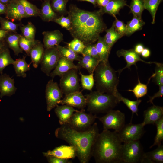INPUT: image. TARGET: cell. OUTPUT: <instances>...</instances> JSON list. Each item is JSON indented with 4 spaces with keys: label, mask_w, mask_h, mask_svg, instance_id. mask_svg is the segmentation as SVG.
<instances>
[{
    "label": "cell",
    "mask_w": 163,
    "mask_h": 163,
    "mask_svg": "<svg viewBox=\"0 0 163 163\" xmlns=\"http://www.w3.org/2000/svg\"><path fill=\"white\" fill-rule=\"evenodd\" d=\"M21 35L17 33L9 32L5 39L8 48L12 49L16 56H18L20 53H22L23 51L19 44V39Z\"/></svg>",
    "instance_id": "obj_27"
},
{
    "label": "cell",
    "mask_w": 163,
    "mask_h": 163,
    "mask_svg": "<svg viewBox=\"0 0 163 163\" xmlns=\"http://www.w3.org/2000/svg\"><path fill=\"white\" fill-rule=\"evenodd\" d=\"M82 1H85L89 2L92 3L94 5H96V0H78Z\"/></svg>",
    "instance_id": "obj_59"
},
{
    "label": "cell",
    "mask_w": 163,
    "mask_h": 163,
    "mask_svg": "<svg viewBox=\"0 0 163 163\" xmlns=\"http://www.w3.org/2000/svg\"><path fill=\"white\" fill-rule=\"evenodd\" d=\"M97 118L96 114L78 111L73 113L67 124L77 130L85 131L91 127Z\"/></svg>",
    "instance_id": "obj_8"
},
{
    "label": "cell",
    "mask_w": 163,
    "mask_h": 163,
    "mask_svg": "<svg viewBox=\"0 0 163 163\" xmlns=\"http://www.w3.org/2000/svg\"><path fill=\"white\" fill-rule=\"evenodd\" d=\"M82 54L83 56L87 55L92 56L100 60L96 47V44L92 43L85 44Z\"/></svg>",
    "instance_id": "obj_47"
},
{
    "label": "cell",
    "mask_w": 163,
    "mask_h": 163,
    "mask_svg": "<svg viewBox=\"0 0 163 163\" xmlns=\"http://www.w3.org/2000/svg\"><path fill=\"white\" fill-rule=\"evenodd\" d=\"M63 93L56 82L53 79L47 82L45 89V97L47 110L50 111L59 104L62 97Z\"/></svg>",
    "instance_id": "obj_11"
},
{
    "label": "cell",
    "mask_w": 163,
    "mask_h": 163,
    "mask_svg": "<svg viewBox=\"0 0 163 163\" xmlns=\"http://www.w3.org/2000/svg\"><path fill=\"white\" fill-rule=\"evenodd\" d=\"M82 86L83 89L88 90H92L94 84V73L85 75L80 72Z\"/></svg>",
    "instance_id": "obj_40"
},
{
    "label": "cell",
    "mask_w": 163,
    "mask_h": 163,
    "mask_svg": "<svg viewBox=\"0 0 163 163\" xmlns=\"http://www.w3.org/2000/svg\"><path fill=\"white\" fill-rule=\"evenodd\" d=\"M56 47L60 57L73 62L75 60L79 61L81 57L78 54L75 53L68 47L58 45Z\"/></svg>",
    "instance_id": "obj_33"
},
{
    "label": "cell",
    "mask_w": 163,
    "mask_h": 163,
    "mask_svg": "<svg viewBox=\"0 0 163 163\" xmlns=\"http://www.w3.org/2000/svg\"><path fill=\"white\" fill-rule=\"evenodd\" d=\"M43 43L44 49L56 46L63 40V35L58 30L44 31Z\"/></svg>",
    "instance_id": "obj_19"
},
{
    "label": "cell",
    "mask_w": 163,
    "mask_h": 163,
    "mask_svg": "<svg viewBox=\"0 0 163 163\" xmlns=\"http://www.w3.org/2000/svg\"><path fill=\"white\" fill-rule=\"evenodd\" d=\"M106 34L104 37V40L111 50L116 42L123 36L117 33L112 24L111 27L105 30Z\"/></svg>",
    "instance_id": "obj_32"
},
{
    "label": "cell",
    "mask_w": 163,
    "mask_h": 163,
    "mask_svg": "<svg viewBox=\"0 0 163 163\" xmlns=\"http://www.w3.org/2000/svg\"><path fill=\"white\" fill-rule=\"evenodd\" d=\"M39 16L43 21L46 22L53 21L57 18L56 14L51 7L50 0H45L43 3Z\"/></svg>",
    "instance_id": "obj_29"
},
{
    "label": "cell",
    "mask_w": 163,
    "mask_h": 163,
    "mask_svg": "<svg viewBox=\"0 0 163 163\" xmlns=\"http://www.w3.org/2000/svg\"><path fill=\"white\" fill-rule=\"evenodd\" d=\"M40 41L27 38L21 35L19 39V44L21 48L24 51L28 56H30V51L31 49Z\"/></svg>",
    "instance_id": "obj_35"
},
{
    "label": "cell",
    "mask_w": 163,
    "mask_h": 163,
    "mask_svg": "<svg viewBox=\"0 0 163 163\" xmlns=\"http://www.w3.org/2000/svg\"><path fill=\"white\" fill-rule=\"evenodd\" d=\"M96 50L99 57L100 62L108 61V57L110 50L105 43L104 37H99L96 44Z\"/></svg>",
    "instance_id": "obj_26"
},
{
    "label": "cell",
    "mask_w": 163,
    "mask_h": 163,
    "mask_svg": "<svg viewBox=\"0 0 163 163\" xmlns=\"http://www.w3.org/2000/svg\"><path fill=\"white\" fill-rule=\"evenodd\" d=\"M0 29L10 32L16 33L18 27L21 25L10 21L9 20L0 17Z\"/></svg>",
    "instance_id": "obj_43"
},
{
    "label": "cell",
    "mask_w": 163,
    "mask_h": 163,
    "mask_svg": "<svg viewBox=\"0 0 163 163\" xmlns=\"http://www.w3.org/2000/svg\"><path fill=\"white\" fill-rule=\"evenodd\" d=\"M77 70L75 69H72L61 77L59 87L65 95L79 91L80 86Z\"/></svg>",
    "instance_id": "obj_9"
},
{
    "label": "cell",
    "mask_w": 163,
    "mask_h": 163,
    "mask_svg": "<svg viewBox=\"0 0 163 163\" xmlns=\"http://www.w3.org/2000/svg\"><path fill=\"white\" fill-rule=\"evenodd\" d=\"M116 54L119 57H123L126 62V65L125 67L117 71L119 72V74L126 68H129L130 69V67L132 65H136V63L138 61H142V62L149 64L155 63V62H148L142 60L140 55L135 52L134 49L128 50L121 49L117 51Z\"/></svg>",
    "instance_id": "obj_15"
},
{
    "label": "cell",
    "mask_w": 163,
    "mask_h": 163,
    "mask_svg": "<svg viewBox=\"0 0 163 163\" xmlns=\"http://www.w3.org/2000/svg\"><path fill=\"white\" fill-rule=\"evenodd\" d=\"M156 128L157 132L153 144L149 147L150 148L157 145H161L163 140V117L157 121L155 123Z\"/></svg>",
    "instance_id": "obj_41"
},
{
    "label": "cell",
    "mask_w": 163,
    "mask_h": 163,
    "mask_svg": "<svg viewBox=\"0 0 163 163\" xmlns=\"http://www.w3.org/2000/svg\"><path fill=\"white\" fill-rule=\"evenodd\" d=\"M60 57L56 46L45 49L40 63L41 71L48 76L51 71L56 67Z\"/></svg>",
    "instance_id": "obj_12"
},
{
    "label": "cell",
    "mask_w": 163,
    "mask_h": 163,
    "mask_svg": "<svg viewBox=\"0 0 163 163\" xmlns=\"http://www.w3.org/2000/svg\"><path fill=\"white\" fill-rule=\"evenodd\" d=\"M8 48L5 40H0V53Z\"/></svg>",
    "instance_id": "obj_54"
},
{
    "label": "cell",
    "mask_w": 163,
    "mask_h": 163,
    "mask_svg": "<svg viewBox=\"0 0 163 163\" xmlns=\"http://www.w3.org/2000/svg\"><path fill=\"white\" fill-rule=\"evenodd\" d=\"M147 84L141 83L138 78V83L133 89H129L128 91L133 92L137 99L145 95L148 92Z\"/></svg>",
    "instance_id": "obj_44"
},
{
    "label": "cell",
    "mask_w": 163,
    "mask_h": 163,
    "mask_svg": "<svg viewBox=\"0 0 163 163\" xmlns=\"http://www.w3.org/2000/svg\"><path fill=\"white\" fill-rule=\"evenodd\" d=\"M153 105L144 112V120L142 123L144 126L147 124H154L163 117V107Z\"/></svg>",
    "instance_id": "obj_18"
},
{
    "label": "cell",
    "mask_w": 163,
    "mask_h": 163,
    "mask_svg": "<svg viewBox=\"0 0 163 163\" xmlns=\"http://www.w3.org/2000/svg\"><path fill=\"white\" fill-rule=\"evenodd\" d=\"M47 161L50 163H71L72 161L69 159H62L53 156L46 157Z\"/></svg>",
    "instance_id": "obj_50"
},
{
    "label": "cell",
    "mask_w": 163,
    "mask_h": 163,
    "mask_svg": "<svg viewBox=\"0 0 163 163\" xmlns=\"http://www.w3.org/2000/svg\"><path fill=\"white\" fill-rule=\"evenodd\" d=\"M87 110L91 113H106L120 103L112 94L91 91L86 96Z\"/></svg>",
    "instance_id": "obj_5"
},
{
    "label": "cell",
    "mask_w": 163,
    "mask_h": 163,
    "mask_svg": "<svg viewBox=\"0 0 163 163\" xmlns=\"http://www.w3.org/2000/svg\"><path fill=\"white\" fill-rule=\"evenodd\" d=\"M145 23L141 18L133 16L130 21L126 24V29L125 35L129 36L134 32L141 30Z\"/></svg>",
    "instance_id": "obj_30"
},
{
    "label": "cell",
    "mask_w": 163,
    "mask_h": 163,
    "mask_svg": "<svg viewBox=\"0 0 163 163\" xmlns=\"http://www.w3.org/2000/svg\"><path fill=\"white\" fill-rule=\"evenodd\" d=\"M7 9V5L0 2V15L5 14Z\"/></svg>",
    "instance_id": "obj_57"
},
{
    "label": "cell",
    "mask_w": 163,
    "mask_h": 163,
    "mask_svg": "<svg viewBox=\"0 0 163 163\" xmlns=\"http://www.w3.org/2000/svg\"><path fill=\"white\" fill-rule=\"evenodd\" d=\"M5 15L6 19L12 21H21L26 18L24 7L18 0H12L7 5Z\"/></svg>",
    "instance_id": "obj_13"
},
{
    "label": "cell",
    "mask_w": 163,
    "mask_h": 163,
    "mask_svg": "<svg viewBox=\"0 0 163 163\" xmlns=\"http://www.w3.org/2000/svg\"><path fill=\"white\" fill-rule=\"evenodd\" d=\"M145 163H162L163 145L158 146L155 149L145 153Z\"/></svg>",
    "instance_id": "obj_25"
},
{
    "label": "cell",
    "mask_w": 163,
    "mask_h": 163,
    "mask_svg": "<svg viewBox=\"0 0 163 163\" xmlns=\"http://www.w3.org/2000/svg\"><path fill=\"white\" fill-rule=\"evenodd\" d=\"M9 32H10L0 29V40H5Z\"/></svg>",
    "instance_id": "obj_55"
},
{
    "label": "cell",
    "mask_w": 163,
    "mask_h": 163,
    "mask_svg": "<svg viewBox=\"0 0 163 163\" xmlns=\"http://www.w3.org/2000/svg\"><path fill=\"white\" fill-rule=\"evenodd\" d=\"M94 81L97 91L112 94L117 90L119 79L116 71L110 66L108 61L100 62L94 72Z\"/></svg>",
    "instance_id": "obj_4"
},
{
    "label": "cell",
    "mask_w": 163,
    "mask_h": 163,
    "mask_svg": "<svg viewBox=\"0 0 163 163\" xmlns=\"http://www.w3.org/2000/svg\"><path fill=\"white\" fill-rule=\"evenodd\" d=\"M77 66L86 69L89 74L94 73L96 67L100 61L97 59L92 56L85 55L83 56L78 61Z\"/></svg>",
    "instance_id": "obj_23"
},
{
    "label": "cell",
    "mask_w": 163,
    "mask_h": 163,
    "mask_svg": "<svg viewBox=\"0 0 163 163\" xmlns=\"http://www.w3.org/2000/svg\"><path fill=\"white\" fill-rule=\"evenodd\" d=\"M24 7L26 18L40 16V9L27 0H18Z\"/></svg>",
    "instance_id": "obj_34"
},
{
    "label": "cell",
    "mask_w": 163,
    "mask_h": 163,
    "mask_svg": "<svg viewBox=\"0 0 163 163\" xmlns=\"http://www.w3.org/2000/svg\"><path fill=\"white\" fill-rule=\"evenodd\" d=\"M113 94L116 97L120 102L122 101L123 102L131 111L132 113V117L134 113L138 115V106L142 102L141 100L138 99L135 101L129 100L122 96L119 92L117 89L114 91Z\"/></svg>",
    "instance_id": "obj_31"
},
{
    "label": "cell",
    "mask_w": 163,
    "mask_h": 163,
    "mask_svg": "<svg viewBox=\"0 0 163 163\" xmlns=\"http://www.w3.org/2000/svg\"><path fill=\"white\" fill-rule=\"evenodd\" d=\"M67 44L68 48L78 54H82L85 47V45L82 41L75 38Z\"/></svg>",
    "instance_id": "obj_45"
},
{
    "label": "cell",
    "mask_w": 163,
    "mask_h": 163,
    "mask_svg": "<svg viewBox=\"0 0 163 163\" xmlns=\"http://www.w3.org/2000/svg\"><path fill=\"white\" fill-rule=\"evenodd\" d=\"M145 153L139 140L124 143L122 149V163H145Z\"/></svg>",
    "instance_id": "obj_6"
},
{
    "label": "cell",
    "mask_w": 163,
    "mask_h": 163,
    "mask_svg": "<svg viewBox=\"0 0 163 163\" xmlns=\"http://www.w3.org/2000/svg\"><path fill=\"white\" fill-rule=\"evenodd\" d=\"M103 116L97 118L103 125V130L112 129L118 133L125 124L124 113L119 110H111Z\"/></svg>",
    "instance_id": "obj_7"
},
{
    "label": "cell",
    "mask_w": 163,
    "mask_h": 163,
    "mask_svg": "<svg viewBox=\"0 0 163 163\" xmlns=\"http://www.w3.org/2000/svg\"><path fill=\"white\" fill-rule=\"evenodd\" d=\"M53 21L58 24L62 27L66 28L69 31L71 27V21L70 18L68 16L67 17L62 15L60 17L55 19Z\"/></svg>",
    "instance_id": "obj_48"
},
{
    "label": "cell",
    "mask_w": 163,
    "mask_h": 163,
    "mask_svg": "<svg viewBox=\"0 0 163 163\" xmlns=\"http://www.w3.org/2000/svg\"><path fill=\"white\" fill-rule=\"evenodd\" d=\"M54 111L61 125L67 123L73 113L79 111L73 107L66 104L61 106L57 105Z\"/></svg>",
    "instance_id": "obj_21"
},
{
    "label": "cell",
    "mask_w": 163,
    "mask_h": 163,
    "mask_svg": "<svg viewBox=\"0 0 163 163\" xmlns=\"http://www.w3.org/2000/svg\"><path fill=\"white\" fill-rule=\"evenodd\" d=\"M163 96V85L159 86V91L152 96H149V99L147 102H150L153 104V101L157 97H162Z\"/></svg>",
    "instance_id": "obj_51"
},
{
    "label": "cell",
    "mask_w": 163,
    "mask_h": 163,
    "mask_svg": "<svg viewBox=\"0 0 163 163\" xmlns=\"http://www.w3.org/2000/svg\"><path fill=\"white\" fill-rule=\"evenodd\" d=\"M125 6H129L126 3L125 0H110L104 7L100 9L103 13L109 14L116 18V15L119 13L121 9Z\"/></svg>",
    "instance_id": "obj_22"
},
{
    "label": "cell",
    "mask_w": 163,
    "mask_h": 163,
    "mask_svg": "<svg viewBox=\"0 0 163 163\" xmlns=\"http://www.w3.org/2000/svg\"><path fill=\"white\" fill-rule=\"evenodd\" d=\"M118 133L103 130L94 143L92 156L97 163H122L123 144Z\"/></svg>",
    "instance_id": "obj_3"
},
{
    "label": "cell",
    "mask_w": 163,
    "mask_h": 163,
    "mask_svg": "<svg viewBox=\"0 0 163 163\" xmlns=\"http://www.w3.org/2000/svg\"><path fill=\"white\" fill-rule=\"evenodd\" d=\"M145 0H132L130 6V12L133 16L141 18L142 14L145 8Z\"/></svg>",
    "instance_id": "obj_36"
},
{
    "label": "cell",
    "mask_w": 163,
    "mask_h": 163,
    "mask_svg": "<svg viewBox=\"0 0 163 163\" xmlns=\"http://www.w3.org/2000/svg\"><path fill=\"white\" fill-rule=\"evenodd\" d=\"M79 67L75 65L73 62L60 57L57 64L52 72L50 74V76L53 78L56 76L60 77L65 73L70 70L75 69H78Z\"/></svg>",
    "instance_id": "obj_20"
},
{
    "label": "cell",
    "mask_w": 163,
    "mask_h": 163,
    "mask_svg": "<svg viewBox=\"0 0 163 163\" xmlns=\"http://www.w3.org/2000/svg\"><path fill=\"white\" fill-rule=\"evenodd\" d=\"M43 153L46 157L53 156L67 159L73 158L76 156L75 149L70 145H62L56 147L52 150H48Z\"/></svg>",
    "instance_id": "obj_16"
},
{
    "label": "cell",
    "mask_w": 163,
    "mask_h": 163,
    "mask_svg": "<svg viewBox=\"0 0 163 163\" xmlns=\"http://www.w3.org/2000/svg\"><path fill=\"white\" fill-rule=\"evenodd\" d=\"M14 60L11 57L8 48L0 53V74L7 66L13 64Z\"/></svg>",
    "instance_id": "obj_38"
},
{
    "label": "cell",
    "mask_w": 163,
    "mask_h": 163,
    "mask_svg": "<svg viewBox=\"0 0 163 163\" xmlns=\"http://www.w3.org/2000/svg\"><path fill=\"white\" fill-rule=\"evenodd\" d=\"M144 126L142 123L125 124L118 133L120 140L123 143L139 140L144 133Z\"/></svg>",
    "instance_id": "obj_10"
},
{
    "label": "cell",
    "mask_w": 163,
    "mask_h": 163,
    "mask_svg": "<svg viewBox=\"0 0 163 163\" xmlns=\"http://www.w3.org/2000/svg\"><path fill=\"white\" fill-rule=\"evenodd\" d=\"M66 1L65 0H52L51 6L55 12L61 14H65L67 12L66 9Z\"/></svg>",
    "instance_id": "obj_46"
},
{
    "label": "cell",
    "mask_w": 163,
    "mask_h": 163,
    "mask_svg": "<svg viewBox=\"0 0 163 163\" xmlns=\"http://www.w3.org/2000/svg\"><path fill=\"white\" fill-rule=\"evenodd\" d=\"M56 129V136L66 142L75 149L76 156L81 163H88L92 156L93 147L99 133L97 123L88 129L78 131L66 123Z\"/></svg>",
    "instance_id": "obj_2"
},
{
    "label": "cell",
    "mask_w": 163,
    "mask_h": 163,
    "mask_svg": "<svg viewBox=\"0 0 163 163\" xmlns=\"http://www.w3.org/2000/svg\"><path fill=\"white\" fill-rule=\"evenodd\" d=\"M144 49L143 45L139 43L136 45L134 49V51L139 55L141 54Z\"/></svg>",
    "instance_id": "obj_52"
},
{
    "label": "cell",
    "mask_w": 163,
    "mask_h": 163,
    "mask_svg": "<svg viewBox=\"0 0 163 163\" xmlns=\"http://www.w3.org/2000/svg\"><path fill=\"white\" fill-rule=\"evenodd\" d=\"M141 55L144 58H147L150 56V50L148 48H144Z\"/></svg>",
    "instance_id": "obj_56"
},
{
    "label": "cell",
    "mask_w": 163,
    "mask_h": 163,
    "mask_svg": "<svg viewBox=\"0 0 163 163\" xmlns=\"http://www.w3.org/2000/svg\"><path fill=\"white\" fill-rule=\"evenodd\" d=\"M113 25L115 30L123 36L125 35L126 29V24L122 21L115 18Z\"/></svg>",
    "instance_id": "obj_49"
},
{
    "label": "cell",
    "mask_w": 163,
    "mask_h": 163,
    "mask_svg": "<svg viewBox=\"0 0 163 163\" xmlns=\"http://www.w3.org/2000/svg\"><path fill=\"white\" fill-rule=\"evenodd\" d=\"M156 66L155 73L151 76L149 80L153 78L155 82L159 86L163 85V65L162 63L155 62Z\"/></svg>",
    "instance_id": "obj_42"
},
{
    "label": "cell",
    "mask_w": 163,
    "mask_h": 163,
    "mask_svg": "<svg viewBox=\"0 0 163 163\" xmlns=\"http://www.w3.org/2000/svg\"><path fill=\"white\" fill-rule=\"evenodd\" d=\"M19 27L23 36L30 39H35L36 29L31 22H29L26 25H20Z\"/></svg>",
    "instance_id": "obj_39"
},
{
    "label": "cell",
    "mask_w": 163,
    "mask_h": 163,
    "mask_svg": "<svg viewBox=\"0 0 163 163\" xmlns=\"http://www.w3.org/2000/svg\"><path fill=\"white\" fill-rule=\"evenodd\" d=\"M14 79L6 73L0 75V98L5 96H11L14 94L17 88L14 85Z\"/></svg>",
    "instance_id": "obj_17"
},
{
    "label": "cell",
    "mask_w": 163,
    "mask_h": 163,
    "mask_svg": "<svg viewBox=\"0 0 163 163\" xmlns=\"http://www.w3.org/2000/svg\"><path fill=\"white\" fill-rule=\"evenodd\" d=\"M162 0H145V8L148 10L152 18V23H155V17L158 7Z\"/></svg>",
    "instance_id": "obj_37"
},
{
    "label": "cell",
    "mask_w": 163,
    "mask_h": 163,
    "mask_svg": "<svg viewBox=\"0 0 163 163\" xmlns=\"http://www.w3.org/2000/svg\"><path fill=\"white\" fill-rule=\"evenodd\" d=\"M12 0H0L1 3L7 5Z\"/></svg>",
    "instance_id": "obj_58"
},
{
    "label": "cell",
    "mask_w": 163,
    "mask_h": 163,
    "mask_svg": "<svg viewBox=\"0 0 163 163\" xmlns=\"http://www.w3.org/2000/svg\"><path fill=\"white\" fill-rule=\"evenodd\" d=\"M110 0H96V4L101 8L105 7Z\"/></svg>",
    "instance_id": "obj_53"
},
{
    "label": "cell",
    "mask_w": 163,
    "mask_h": 163,
    "mask_svg": "<svg viewBox=\"0 0 163 163\" xmlns=\"http://www.w3.org/2000/svg\"><path fill=\"white\" fill-rule=\"evenodd\" d=\"M26 56H23L22 58L16 59L13 64L14 68L18 77L25 78L27 75L26 72L30 70V65L26 61Z\"/></svg>",
    "instance_id": "obj_28"
},
{
    "label": "cell",
    "mask_w": 163,
    "mask_h": 163,
    "mask_svg": "<svg viewBox=\"0 0 163 163\" xmlns=\"http://www.w3.org/2000/svg\"><path fill=\"white\" fill-rule=\"evenodd\" d=\"M68 14L71 21L69 30L71 34L85 45L97 41L100 34L106 30L102 16L103 14L100 9L89 11L72 5Z\"/></svg>",
    "instance_id": "obj_1"
},
{
    "label": "cell",
    "mask_w": 163,
    "mask_h": 163,
    "mask_svg": "<svg viewBox=\"0 0 163 163\" xmlns=\"http://www.w3.org/2000/svg\"><path fill=\"white\" fill-rule=\"evenodd\" d=\"M44 51L43 45L40 41L35 45L30 51L33 66L35 68L38 67L42 60Z\"/></svg>",
    "instance_id": "obj_24"
},
{
    "label": "cell",
    "mask_w": 163,
    "mask_h": 163,
    "mask_svg": "<svg viewBox=\"0 0 163 163\" xmlns=\"http://www.w3.org/2000/svg\"><path fill=\"white\" fill-rule=\"evenodd\" d=\"M59 104H66L83 110L86 106V99L82 92L79 91L65 95Z\"/></svg>",
    "instance_id": "obj_14"
}]
</instances>
